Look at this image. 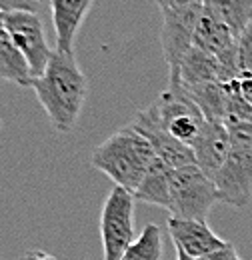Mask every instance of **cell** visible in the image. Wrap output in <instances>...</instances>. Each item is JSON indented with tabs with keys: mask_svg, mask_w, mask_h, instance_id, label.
<instances>
[{
	"mask_svg": "<svg viewBox=\"0 0 252 260\" xmlns=\"http://www.w3.org/2000/svg\"><path fill=\"white\" fill-rule=\"evenodd\" d=\"M134 130H138L152 146L154 150V158L162 160L166 166L174 168H182V166H190L196 164L194 152L188 144L176 140L172 134H168L166 130L158 124V120L154 118L150 108H144L136 114L134 122L130 124Z\"/></svg>",
	"mask_w": 252,
	"mask_h": 260,
	"instance_id": "9",
	"label": "cell"
},
{
	"mask_svg": "<svg viewBox=\"0 0 252 260\" xmlns=\"http://www.w3.org/2000/svg\"><path fill=\"white\" fill-rule=\"evenodd\" d=\"M204 6L236 40L252 24V0H204Z\"/></svg>",
	"mask_w": 252,
	"mask_h": 260,
	"instance_id": "14",
	"label": "cell"
},
{
	"mask_svg": "<svg viewBox=\"0 0 252 260\" xmlns=\"http://www.w3.org/2000/svg\"><path fill=\"white\" fill-rule=\"evenodd\" d=\"M176 260H196V258H190L188 254H184L180 248H176Z\"/></svg>",
	"mask_w": 252,
	"mask_h": 260,
	"instance_id": "22",
	"label": "cell"
},
{
	"mask_svg": "<svg viewBox=\"0 0 252 260\" xmlns=\"http://www.w3.org/2000/svg\"><path fill=\"white\" fill-rule=\"evenodd\" d=\"M220 202V194L210 176H206L196 164L174 168L168 178V212L174 218L202 220L210 214V208Z\"/></svg>",
	"mask_w": 252,
	"mask_h": 260,
	"instance_id": "3",
	"label": "cell"
},
{
	"mask_svg": "<svg viewBox=\"0 0 252 260\" xmlns=\"http://www.w3.org/2000/svg\"><path fill=\"white\" fill-rule=\"evenodd\" d=\"M172 168L166 166L162 160L154 158V162L150 164L146 176L142 178L140 186L134 192V200L146 202V204H154L160 208H168V178H170Z\"/></svg>",
	"mask_w": 252,
	"mask_h": 260,
	"instance_id": "15",
	"label": "cell"
},
{
	"mask_svg": "<svg viewBox=\"0 0 252 260\" xmlns=\"http://www.w3.org/2000/svg\"><path fill=\"white\" fill-rule=\"evenodd\" d=\"M204 12V2L182 10L174 14H162V52L164 60L170 68V78L168 82H178V70L188 54V50L194 46V34L198 20Z\"/></svg>",
	"mask_w": 252,
	"mask_h": 260,
	"instance_id": "7",
	"label": "cell"
},
{
	"mask_svg": "<svg viewBox=\"0 0 252 260\" xmlns=\"http://www.w3.org/2000/svg\"><path fill=\"white\" fill-rule=\"evenodd\" d=\"M48 0H0V10L10 12V10H26V12H36L42 8V4Z\"/></svg>",
	"mask_w": 252,
	"mask_h": 260,
	"instance_id": "18",
	"label": "cell"
},
{
	"mask_svg": "<svg viewBox=\"0 0 252 260\" xmlns=\"http://www.w3.org/2000/svg\"><path fill=\"white\" fill-rule=\"evenodd\" d=\"M230 132L222 120H208L202 132L198 134L196 142L192 144V152L196 158V166L210 178L216 176V172L226 162L230 154Z\"/></svg>",
	"mask_w": 252,
	"mask_h": 260,
	"instance_id": "11",
	"label": "cell"
},
{
	"mask_svg": "<svg viewBox=\"0 0 252 260\" xmlns=\"http://www.w3.org/2000/svg\"><path fill=\"white\" fill-rule=\"evenodd\" d=\"M230 132V144L236 150L252 152V122H232L226 124Z\"/></svg>",
	"mask_w": 252,
	"mask_h": 260,
	"instance_id": "17",
	"label": "cell"
},
{
	"mask_svg": "<svg viewBox=\"0 0 252 260\" xmlns=\"http://www.w3.org/2000/svg\"><path fill=\"white\" fill-rule=\"evenodd\" d=\"M30 88L56 132L68 134L76 128L88 96V78L74 54L54 50L44 72L32 80Z\"/></svg>",
	"mask_w": 252,
	"mask_h": 260,
	"instance_id": "1",
	"label": "cell"
},
{
	"mask_svg": "<svg viewBox=\"0 0 252 260\" xmlns=\"http://www.w3.org/2000/svg\"><path fill=\"white\" fill-rule=\"evenodd\" d=\"M196 260H238V254H236V248L232 246V242H226L222 248L202 256V258H196Z\"/></svg>",
	"mask_w": 252,
	"mask_h": 260,
	"instance_id": "20",
	"label": "cell"
},
{
	"mask_svg": "<svg viewBox=\"0 0 252 260\" xmlns=\"http://www.w3.org/2000/svg\"><path fill=\"white\" fill-rule=\"evenodd\" d=\"M52 14V28L56 36V50L74 54L78 30L90 12L92 0H48Z\"/></svg>",
	"mask_w": 252,
	"mask_h": 260,
	"instance_id": "12",
	"label": "cell"
},
{
	"mask_svg": "<svg viewBox=\"0 0 252 260\" xmlns=\"http://www.w3.org/2000/svg\"><path fill=\"white\" fill-rule=\"evenodd\" d=\"M220 202L242 208L252 198V152L230 148V154L222 168L212 178Z\"/></svg>",
	"mask_w": 252,
	"mask_h": 260,
	"instance_id": "8",
	"label": "cell"
},
{
	"mask_svg": "<svg viewBox=\"0 0 252 260\" xmlns=\"http://www.w3.org/2000/svg\"><path fill=\"white\" fill-rule=\"evenodd\" d=\"M0 80L14 82L18 86H32V72L26 58L12 42L8 30L0 34Z\"/></svg>",
	"mask_w": 252,
	"mask_h": 260,
	"instance_id": "13",
	"label": "cell"
},
{
	"mask_svg": "<svg viewBox=\"0 0 252 260\" xmlns=\"http://www.w3.org/2000/svg\"><path fill=\"white\" fill-rule=\"evenodd\" d=\"M20 260H56L52 254L44 252V250H28Z\"/></svg>",
	"mask_w": 252,
	"mask_h": 260,
	"instance_id": "21",
	"label": "cell"
},
{
	"mask_svg": "<svg viewBox=\"0 0 252 260\" xmlns=\"http://www.w3.org/2000/svg\"><path fill=\"white\" fill-rule=\"evenodd\" d=\"M160 8L162 14H174V12H182V10H188L194 8L198 4H202L204 0H154Z\"/></svg>",
	"mask_w": 252,
	"mask_h": 260,
	"instance_id": "19",
	"label": "cell"
},
{
	"mask_svg": "<svg viewBox=\"0 0 252 260\" xmlns=\"http://www.w3.org/2000/svg\"><path fill=\"white\" fill-rule=\"evenodd\" d=\"M120 260H162V232L156 224H146Z\"/></svg>",
	"mask_w": 252,
	"mask_h": 260,
	"instance_id": "16",
	"label": "cell"
},
{
	"mask_svg": "<svg viewBox=\"0 0 252 260\" xmlns=\"http://www.w3.org/2000/svg\"><path fill=\"white\" fill-rule=\"evenodd\" d=\"M100 240L104 260H120L134 242V196L114 186L100 212Z\"/></svg>",
	"mask_w": 252,
	"mask_h": 260,
	"instance_id": "5",
	"label": "cell"
},
{
	"mask_svg": "<svg viewBox=\"0 0 252 260\" xmlns=\"http://www.w3.org/2000/svg\"><path fill=\"white\" fill-rule=\"evenodd\" d=\"M4 24L16 48L22 52L30 66L32 78H38L52 56V48L46 42L42 18L36 12L26 10H10L4 12Z\"/></svg>",
	"mask_w": 252,
	"mask_h": 260,
	"instance_id": "6",
	"label": "cell"
},
{
	"mask_svg": "<svg viewBox=\"0 0 252 260\" xmlns=\"http://www.w3.org/2000/svg\"><path fill=\"white\" fill-rule=\"evenodd\" d=\"M166 228L174 246L180 248L184 254H188L190 258H202L226 244V240H222L202 220H184V218L168 216Z\"/></svg>",
	"mask_w": 252,
	"mask_h": 260,
	"instance_id": "10",
	"label": "cell"
},
{
	"mask_svg": "<svg viewBox=\"0 0 252 260\" xmlns=\"http://www.w3.org/2000/svg\"><path fill=\"white\" fill-rule=\"evenodd\" d=\"M148 108L162 128L190 148L206 124L204 112L180 82H168L166 90Z\"/></svg>",
	"mask_w": 252,
	"mask_h": 260,
	"instance_id": "4",
	"label": "cell"
},
{
	"mask_svg": "<svg viewBox=\"0 0 252 260\" xmlns=\"http://www.w3.org/2000/svg\"><path fill=\"white\" fill-rule=\"evenodd\" d=\"M238 260H242V258H240V256H238Z\"/></svg>",
	"mask_w": 252,
	"mask_h": 260,
	"instance_id": "24",
	"label": "cell"
},
{
	"mask_svg": "<svg viewBox=\"0 0 252 260\" xmlns=\"http://www.w3.org/2000/svg\"><path fill=\"white\" fill-rule=\"evenodd\" d=\"M6 32V24H4V12L0 10V34Z\"/></svg>",
	"mask_w": 252,
	"mask_h": 260,
	"instance_id": "23",
	"label": "cell"
},
{
	"mask_svg": "<svg viewBox=\"0 0 252 260\" xmlns=\"http://www.w3.org/2000/svg\"><path fill=\"white\" fill-rule=\"evenodd\" d=\"M90 162L96 170L104 172L114 186L134 194L154 162V150L138 130L126 126L96 146Z\"/></svg>",
	"mask_w": 252,
	"mask_h": 260,
	"instance_id": "2",
	"label": "cell"
}]
</instances>
